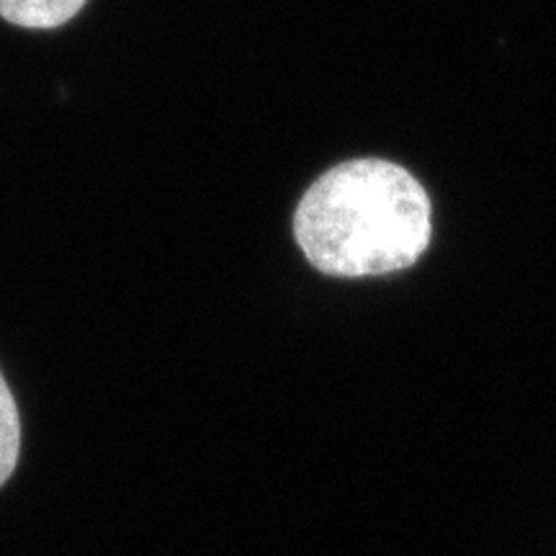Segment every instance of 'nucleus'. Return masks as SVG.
<instances>
[{
	"instance_id": "f257e3e1",
	"label": "nucleus",
	"mask_w": 556,
	"mask_h": 556,
	"mask_svg": "<svg viewBox=\"0 0 556 556\" xmlns=\"http://www.w3.org/2000/svg\"><path fill=\"white\" fill-rule=\"evenodd\" d=\"M426 189L402 165L379 157L340 163L309 186L294 214V238L317 270L338 278L409 268L430 245Z\"/></svg>"
},
{
	"instance_id": "f03ea898",
	"label": "nucleus",
	"mask_w": 556,
	"mask_h": 556,
	"mask_svg": "<svg viewBox=\"0 0 556 556\" xmlns=\"http://www.w3.org/2000/svg\"><path fill=\"white\" fill-rule=\"evenodd\" d=\"M83 5L86 0H0V18L24 29H58Z\"/></svg>"
},
{
	"instance_id": "7ed1b4c3",
	"label": "nucleus",
	"mask_w": 556,
	"mask_h": 556,
	"mask_svg": "<svg viewBox=\"0 0 556 556\" xmlns=\"http://www.w3.org/2000/svg\"><path fill=\"white\" fill-rule=\"evenodd\" d=\"M21 448V422L18 407L13 402V394L0 374V486L9 482L18 462Z\"/></svg>"
}]
</instances>
